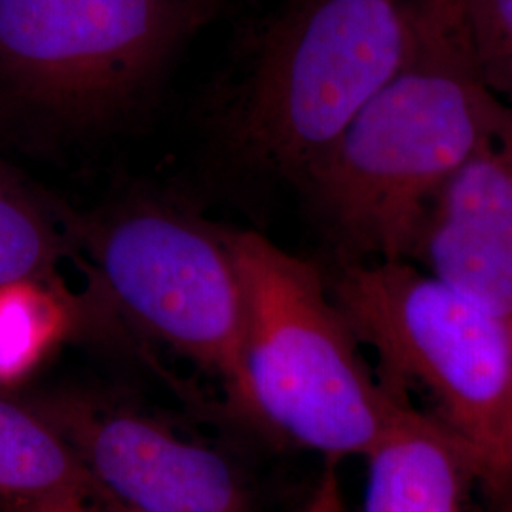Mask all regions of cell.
<instances>
[{
  "label": "cell",
  "mask_w": 512,
  "mask_h": 512,
  "mask_svg": "<svg viewBox=\"0 0 512 512\" xmlns=\"http://www.w3.org/2000/svg\"><path fill=\"white\" fill-rule=\"evenodd\" d=\"M511 114L480 82L459 14L423 10L412 57L300 184L340 262L404 260L427 205Z\"/></svg>",
  "instance_id": "obj_1"
},
{
  "label": "cell",
  "mask_w": 512,
  "mask_h": 512,
  "mask_svg": "<svg viewBox=\"0 0 512 512\" xmlns=\"http://www.w3.org/2000/svg\"><path fill=\"white\" fill-rule=\"evenodd\" d=\"M224 239L243 300L236 403L325 461L365 458L406 399L380 384L315 264L251 230L224 228Z\"/></svg>",
  "instance_id": "obj_2"
},
{
  "label": "cell",
  "mask_w": 512,
  "mask_h": 512,
  "mask_svg": "<svg viewBox=\"0 0 512 512\" xmlns=\"http://www.w3.org/2000/svg\"><path fill=\"white\" fill-rule=\"evenodd\" d=\"M330 296L380 384L437 421L497 499L512 486V323L408 260L340 262Z\"/></svg>",
  "instance_id": "obj_3"
},
{
  "label": "cell",
  "mask_w": 512,
  "mask_h": 512,
  "mask_svg": "<svg viewBox=\"0 0 512 512\" xmlns=\"http://www.w3.org/2000/svg\"><path fill=\"white\" fill-rule=\"evenodd\" d=\"M421 31L416 0H293L243 93L239 145L256 165L300 186L403 69Z\"/></svg>",
  "instance_id": "obj_4"
},
{
  "label": "cell",
  "mask_w": 512,
  "mask_h": 512,
  "mask_svg": "<svg viewBox=\"0 0 512 512\" xmlns=\"http://www.w3.org/2000/svg\"><path fill=\"white\" fill-rule=\"evenodd\" d=\"M73 234L114 304L147 334L217 374L236 401L243 300L224 228L145 202L74 219Z\"/></svg>",
  "instance_id": "obj_5"
},
{
  "label": "cell",
  "mask_w": 512,
  "mask_h": 512,
  "mask_svg": "<svg viewBox=\"0 0 512 512\" xmlns=\"http://www.w3.org/2000/svg\"><path fill=\"white\" fill-rule=\"evenodd\" d=\"M184 0H0V80L61 120L129 107L188 25Z\"/></svg>",
  "instance_id": "obj_6"
},
{
  "label": "cell",
  "mask_w": 512,
  "mask_h": 512,
  "mask_svg": "<svg viewBox=\"0 0 512 512\" xmlns=\"http://www.w3.org/2000/svg\"><path fill=\"white\" fill-rule=\"evenodd\" d=\"M29 401L73 448L110 505L129 512H251L236 465L164 423L76 391Z\"/></svg>",
  "instance_id": "obj_7"
},
{
  "label": "cell",
  "mask_w": 512,
  "mask_h": 512,
  "mask_svg": "<svg viewBox=\"0 0 512 512\" xmlns=\"http://www.w3.org/2000/svg\"><path fill=\"white\" fill-rule=\"evenodd\" d=\"M404 260L512 323V114L427 205Z\"/></svg>",
  "instance_id": "obj_8"
},
{
  "label": "cell",
  "mask_w": 512,
  "mask_h": 512,
  "mask_svg": "<svg viewBox=\"0 0 512 512\" xmlns=\"http://www.w3.org/2000/svg\"><path fill=\"white\" fill-rule=\"evenodd\" d=\"M363 459V512H467L480 484L467 450L408 401Z\"/></svg>",
  "instance_id": "obj_9"
},
{
  "label": "cell",
  "mask_w": 512,
  "mask_h": 512,
  "mask_svg": "<svg viewBox=\"0 0 512 512\" xmlns=\"http://www.w3.org/2000/svg\"><path fill=\"white\" fill-rule=\"evenodd\" d=\"M59 497L109 503L37 406L0 389V512Z\"/></svg>",
  "instance_id": "obj_10"
},
{
  "label": "cell",
  "mask_w": 512,
  "mask_h": 512,
  "mask_svg": "<svg viewBox=\"0 0 512 512\" xmlns=\"http://www.w3.org/2000/svg\"><path fill=\"white\" fill-rule=\"evenodd\" d=\"M74 247L73 222L61 230L50 205L0 171V285L37 281L67 291L57 266Z\"/></svg>",
  "instance_id": "obj_11"
},
{
  "label": "cell",
  "mask_w": 512,
  "mask_h": 512,
  "mask_svg": "<svg viewBox=\"0 0 512 512\" xmlns=\"http://www.w3.org/2000/svg\"><path fill=\"white\" fill-rule=\"evenodd\" d=\"M76 300L37 281L0 285V389L18 384L69 334Z\"/></svg>",
  "instance_id": "obj_12"
},
{
  "label": "cell",
  "mask_w": 512,
  "mask_h": 512,
  "mask_svg": "<svg viewBox=\"0 0 512 512\" xmlns=\"http://www.w3.org/2000/svg\"><path fill=\"white\" fill-rule=\"evenodd\" d=\"M459 27L480 82L512 110V0H459Z\"/></svg>",
  "instance_id": "obj_13"
},
{
  "label": "cell",
  "mask_w": 512,
  "mask_h": 512,
  "mask_svg": "<svg viewBox=\"0 0 512 512\" xmlns=\"http://www.w3.org/2000/svg\"><path fill=\"white\" fill-rule=\"evenodd\" d=\"M293 512H348L338 461H325V469L317 476L310 494Z\"/></svg>",
  "instance_id": "obj_14"
},
{
  "label": "cell",
  "mask_w": 512,
  "mask_h": 512,
  "mask_svg": "<svg viewBox=\"0 0 512 512\" xmlns=\"http://www.w3.org/2000/svg\"><path fill=\"white\" fill-rule=\"evenodd\" d=\"M2 512H129L109 503H95L86 499L74 497H59V499H44L25 505H16Z\"/></svg>",
  "instance_id": "obj_15"
},
{
  "label": "cell",
  "mask_w": 512,
  "mask_h": 512,
  "mask_svg": "<svg viewBox=\"0 0 512 512\" xmlns=\"http://www.w3.org/2000/svg\"><path fill=\"white\" fill-rule=\"evenodd\" d=\"M423 10L442 12V14H458L459 0H416Z\"/></svg>",
  "instance_id": "obj_16"
},
{
  "label": "cell",
  "mask_w": 512,
  "mask_h": 512,
  "mask_svg": "<svg viewBox=\"0 0 512 512\" xmlns=\"http://www.w3.org/2000/svg\"><path fill=\"white\" fill-rule=\"evenodd\" d=\"M497 501L501 503L503 512H512V486L507 490V492H505V494L501 495Z\"/></svg>",
  "instance_id": "obj_17"
}]
</instances>
